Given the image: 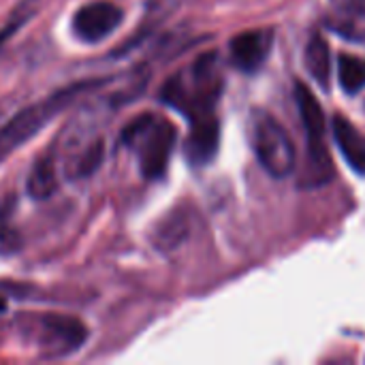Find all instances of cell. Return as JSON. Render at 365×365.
<instances>
[{
  "label": "cell",
  "mask_w": 365,
  "mask_h": 365,
  "mask_svg": "<svg viewBox=\"0 0 365 365\" xmlns=\"http://www.w3.org/2000/svg\"><path fill=\"white\" fill-rule=\"evenodd\" d=\"M222 92V73L216 53L197 58L190 66L175 73L163 88L160 96L167 105L175 107L190 122L214 115V107Z\"/></svg>",
  "instance_id": "1"
},
{
  "label": "cell",
  "mask_w": 365,
  "mask_h": 365,
  "mask_svg": "<svg viewBox=\"0 0 365 365\" xmlns=\"http://www.w3.org/2000/svg\"><path fill=\"white\" fill-rule=\"evenodd\" d=\"M175 137L178 133L169 120L156 113H143L126 126L122 143L135 152L145 178H160L167 171Z\"/></svg>",
  "instance_id": "2"
},
{
  "label": "cell",
  "mask_w": 365,
  "mask_h": 365,
  "mask_svg": "<svg viewBox=\"0 0 365 365\" xmlns=\"http://www.w3.org/2000/svg\"><path fill=\"white\" fill-rule=\"evenodd\" d=\"M295 101L306 128V167L302 186L317 188L334 178V163L325 143V113L317 96L306 83H295Z\"/></svg>",
  "instance_id": "3"
},
{
  "label": "cell",
  "mask_w": 365,
  "mask_h": 365,
  "mask_svg": "<svg viewBox=\"0 0 365 365\" xmlns=\"http://www.w3.org/2000/svg\"><path fill=\"white\" fill-rule=\"evenodd\" d=\"M250 143L261 167L276 180L289 178L295 171L297 154L287 128L265 109H255L250 115Z\"/></svg>",
  "instance_id": "4"
},
{
  "label": "cell",
  "mask_w": 365,
  "mask_h": 365,
  "mask_svg": "<svg viewBox=\"0 0 365 365\" xmlns=\"http://www.w3.org/2000/svg\"><path fill=\"white\" fill-rule=\"evenodd\" d=\"M32 340L38 351L49 357L68 355L86 340V327L71 317L62 314H43L30 323Z\"/></svg>",
  "instance_id": "5"
},
{
  "label": "cell",
  "mask_w": 365,
  "mask_h": 365,
  "mask_svg": "<svg viewBox=\"0 0 365 365\" xmlns=\"http://www.w3.org/2000/svg\"><path fill=\"white\" fill-rule=\"evenodd\" d=\"M122 21V11L113 2H88L73 15V34L83 43L107 38Z\"/></svg>",
  "instance_id": "6"
},
{
  "label": "cell",
  "mask_w": 365,
  "mask_h": 365,
  "mask_svg": "<svg viewBox=\"0 0 365 365\" xmlns=\"http://www.w3.org/2000/svg\"><path fill=\"white\" fill-rule=\"evenodd\" d=\"M272 41H274V34H272V30H265V28L240 32L237 36H233V41L229 45L233 66L244 73L259 71L269 56Z\"/></svg>",
  "instance_id": "7"
},
{
  "label": "cell",
  "mask_w": 365,
  "mask_h": 365,
  "mask_svg": "<svg viewBox=\"0 0 365 365\" xmlns=\"http://www.w3.org/2000/svg\"><path fill=\"white\" fill-rule=\"evenodd\" d=\"M325 24L353 43H365V0H327Z\"/></svg>",
  "instance_id": "8"
},
{
  "label": "cell",
  "mask_w": 365,
  "mask_h": 365,
  "mask_svg": "<svg viewBox=\"0 0 365 365\" xmlns=\"http://www.w3.org/2000/svg\"><path fill=\"white\" fill-rule=\"evenodd\" d=\"M218 141H220L218 118L210 115V118L197 120L192 122V128L186 141V154L195 165H205L218 152Z\"/></svg>",
  "instance_id": "9"
},
{
  "label": "cell",
  "mask_w": 365,
  "mask_h": 365,
  "mask_svg": "<svg viewBox=\"0 0 365 365\" xmlns=\"http://www.w3.org/2000/svg\"><path fill=\"white\" fill-rule=\"evenodd\" d=\"M334 137L338 141V148L346 163L357 171L365 175V135L344 115L334 118Z\"/></svg>",
  "instance_id": "10"
},
{
  "label": "cell",
  "mask_w": 365,
  "mask_h": 365,
  "mask_svg": "<svg viewBox=\"0 0 365 365\" xmlns=\"http://www.w3.org/2000/svg\"><path fill=\"white\" fill-rule=\"evenodd\" d=\"M306 68L308 73L317 79V83H321V88H329V77H331V51L329 45L323 36L314 34L308 41L306 47Z\"/></svg>",
  "instance_id": "11"
},
{
  "label": "cell",
  "mask_w": 365,
  "mask_h": 365,
  "mask_svg": "<svg viewBox=\"0 0 365 365\" xmlns=\"http://www.w3.org/2000/svg\"><path fill=\"white\" fill-rule=\"evenodd\" d=\"M58 186V175H56V160L53 156H43L36 167L32 169L30 178H28V190L32 197L36 199H45L49 197Z\"/></svg>",
  "instance_id": "12"
},
{
  "label": "cell",
  "mask_w": 365,
  "mask_h": 365,
  "mask_svg": "<svg viewBox=\"0 0 365 365\" xmlns=\"http://www.w3.org/2000/svg\"><path fill=\"white\" fill-rule=\"evenodd\" d=\"M338 79L344 92L357 94L365 88V60L359 56L342 53L338 60Z\"/></svg>",
  "instance_id": "13"
},
{
  "label": "cell",
  "mask_w": 365,
  "mask_h": 365,
  "mask_svg": "<svg viewBox=\"0 0 365 365\" xmlns=\"http://www.w3.org/2000/svg\"><path fill=\"white\" fill-rule=\"evenodd\" d=\"M38 2H41V0H21V2L17 4V9L13 11V15L9 17V21H6L4 28L0 30V47L6 43V38H11L13 32H17V30L28 21V17L36 11Z\"/></svg>",
  "instance_id": "14"
},
{
  "label": "cell",
  "mask_w": 365,
  "mask_h": 365,
  "mask_svg": "<svg viewBox=\"0 0 365 365\" xmlns=\"http://www.w3.org/2000/svg\"><path fill=\"white\" fill-rule=\"evenodd\" d=\"M2 310H4V299L0 297V312H2Z\"/></svg>",
  "instance_id": "15"
}]
</instances>
